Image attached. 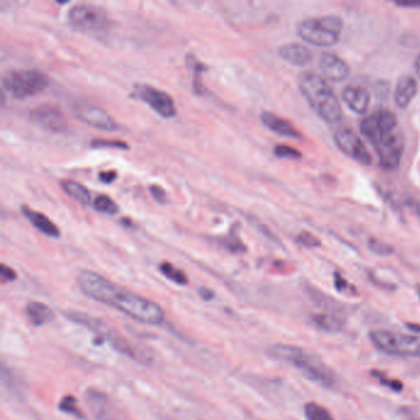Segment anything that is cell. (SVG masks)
<instances>
[{"instance_id":"33","label":"cell","mask_w":420,"mask_h":420,"mask_svg":"<svg viewBox=\"0 0 420 420\" xmlns=\"http://www.w3.org/2000/svg\"><path fill=\"white\" fill-rule=\"evenodd\" d=\"M274 153L276 154L279 158H287V159H300L302 157V153L297 151L295 148L289 147V146H276L274 149Z\"/></svg>"},{"instance_id":"9","label":"cell","mask_w":420,"mask_h":420,"mask_svg":"<svg viewBox=\"0 0 420 420\" xmlns=\"http://www.w3.org/2000/svg\"><path fill=\"white\" fill-rule=\"evenodd\" d=\"M374 147L379 156V166L386 171H394L402 161L404 136L399 129H394L376 142Z\"/></svg>"},{"instance_id":"43","label":"cell","mask_w":420,"mask_h":420,"mask_svg":"<svg viewBox=\"0 0 420 420\" xmlns=\"http://www.w3.org/2000/svg\"><path fill=\"white\" fill-rule=\"evenodd\" d=\"M406 327L409 329H413L414 332H420V325H413V324H406Z\"/></svg>"},{"instance_id":"12","label":"cell","mask_w":420,"mask_h":420,"mask_svg":"<svg viewBox=\"0 0 420 420\" xmlns=\"http://www.w3.org/2000/svg\"><path fill=\"white\" fill-rule=\"evenodd\" d=\"M334 142L345 156L362 166H370L372 158L362 139L352 129L342 127L334 132Z\"/></svg>"},{"instance_id":"28","label":"cell","mask_w":420,"mask_h":420,"mask_svg":"<svg viewBox=\"0 0 420 420\" xmlns=\"http://www.w3.org/2000/svg\"><path fill=\"white\" fill-rule=\"evenodd\" d=\"M94 208L99 212L105 213V215H116L119 212L117 203L107 195H99L94 201Z\"/></svg>"},{"instance_id":"7","label":"cell","mask_w":420,"mask_h":420,"mask_svg":"<svg viewBox=\"0 0 420 420\" xmlns=\"http://www.w3.org/2000/svg\"><path fill=\"white\" fill-rule=\"evenodd\" d=\"M370 339L384 354L402 357H420V335H408L392 330H372Z\"/></svg>"},{"instance_id":"2","label":"cell","mask_w":420,"mask_h":420,"mask_svg":"<svg viewBox=\"0 0 420 420\" xmlns=\"http://www.w3.org/2000/svg\"><path fill=\"white\" fill-rule=\"evenodd\" d=\"M300 92L311 109L328 124H337L342 119V105L328 82L314 72H303L298 77Z\"/></svg>"},{"instance_id":"25","label":"cell","mask_w":420,"mask_h":420,"mask_svg":"<svg viewBox=\"0 0 420 420\" xmlns=\"http://www.w3.org/2000/svg\"><path fill=\"white\" fill-rule=\"evenodd\" d=\"M159 270H161V273L166 279H169L171 281L176 282L178 285L184 286V285L189 284V277H188V275L181 269L176 268V265H173L169 262H164V263L161 264L159 265Z\"/></svg>"},{"instance_id":"26","label":"cell","mask_w":420,"mask_h":420,"mask_svg":"<svg viewBox=\"0 0 420 420\" xmlns=\"http://www.w3.org/2000/svg\"><path fill=\"white\" fill-rule=\"evenodd\" d=\"M305 416L307 420H334L327 408L316 402L306 404Z\"/></svg>"},{"instance_id":"35","label":"cell","mask_w":420,"mask_h":420,"mask_svg":"<svg viewBox=\"0 0 420 420\" xmlns=\"http://www.w3.org/2000/svg\"><path fill=\"white\" fill-rule=\"evenodd\" d=\"M223 245L226 247L227 249L231 250L232 253H242L245 250V245L242 243V240L238 238V236L233 235V233L225 238Z\"/></svg>"},{"instance_id":"10","label":"cell","mask_w":420,"mask_h":420,"mask_svg":"<svg viewBox=\"0 0 420 420\" xmlns=\"http://www.w3.org/2000/svg\"><path fill=\"white\" fill-rule=\"evenodd\" d=\"M397 117L392 111L381 109L361 121L360 131L374 146L386 134L397 129Z\"/></svg>"},{"instance_id":"34","label":"cell","mask_w":420,"mask_h":420,"mask_svg":"<svg viewBox=\"0 0 420 420\" xmlns=\"http://www.w3.org/2000/svg\"><path fill=\"white\" fill-rule=\"evenodd\" d=\"M189 58H190V60H191V62H193V63H194V65H191V63H189V62H186V63H188V65H189V67H193V68H194V72H195L194 89H195V92H198V94H201V92H203V84H201V80H200V73H201V72H203V70H205V65H201V63H200L199 60H196V58H193V57H191V55H189Z\"/></svg>"},{"instance_id":"37","label":"cell","mask_w":420,"mask_h":420,"mask_svg":"<svg viewBox=\"0 0 420 420\" xmlns=\"http://www.w3.org/2000/svg\"><path fill=\"white\" fill-rule=\"evenodd\" d=\"M0 274H1V280L3 282L14 281L18 277V274L14 269L10 268L6 264H1L0 266Z\"/></svg>"},{"instance_id":"6","label":"cell","mask_w":420,"mask_h":420,"mask_svg":"<svg viewBox=\"0 0 420 420\" xmlns=\"http://www.w3.org/2000/svg\"><path fill=\"white\" fill-rule=\"evenodd\" d=\"M3 89L10 97L23 100L45 92L50 78L46 73L37 70H8L1 79Z\"/></svg>"},{"instance_id":"3","label":"cell","mask_w":420,"mask_h":420,"mask_svg":"<svg viewBox=\"0 0 420 420\" xmlns=\"http://www.w3.org/2000/svg\"><path fill=\"white\" fill-rule=\"evenodd\" d=\"M269 354L277 359L285 361L290 365L300 370L307 379L324 387H334L337 384V376L332 369L324 364L318 356L306 351L302 348L285 344H276L269 349Z\"/></svg>"},{"instance_id":"40","label":"cell","mask_w":420,"mask_h":420,"mask_svg":"<svg viewBox=\"0 0 420 420\" xmlns=\"http://www.w3.org/2000/svg\"><path fill=\"white\" fill-rule=\"evenodd\" d=\"M200 295L203 297V300H211L213 298V292L208 289H200Z\"/></svg>"},{"instance_id":"29","label":"cell","mask_w":420,"mask_h":420,"mask_svg":"<svg viewBox=\"0 0 420 420\" xmlns=\"http://www.w3.org/2000/svg\"><path fill=\"white\" fill-rule=\"evenodd\" d=\"M367 244H369V249L374 254L381 255V257H387V255H391L394 252L392 245L387 244L382 240L376 239V238H370Z\"/></svg>"},{"instance_id":"4","label":"cell","mask_w":420,"mask_h":420,"mask_svg":"<svg viewBox=\"0 0 420 420\" xmlns=\"http://www.w3.org/2000/svg\"><path fill=\"white\" fill-rule=\"evenodd\" d=\"M343 20L335 15L306 18L297 25V35L316 47L337 45L342 33Z\"/></svg>"},{"instance_id":"36","label":"cell","mask_w":420,"mask_h":420,"mask_svg":"<svg viewBox=\"0 0 420 420\" xmlns=\"http://www.w3.org/2000/svg\"><path fill=\"white\" fill-rule=\"evenodd\" d=\"M334 285H335V289L339 292H349V294H352V291H355V289L351 286L350 284L342 276V274H334Z\"/></svg>"},{"instance_id":"42","label":"cell","mask_w":420,"mask_h":420,"mask_svg":"<svg viewBox=\"0 0 420 420\" xmlns=\"http://www.w3.org/2000/svg\"><path fill=\"white\" fill-rule=\"evenodd\" d=\"M401 6H420V3H397Z\"/></svg>"},{"instance_id":"27","label":"cell","mask_w":420,"mask_h":420,"mask_svg":"<svg viewBox=\"0 0 420 420\" xmlns=\"http://www.w3.org/2000/svg\"><path fill=\"white\" fill-rule=\"evenodd\" d=\"M58 408H60V411H65L67 414H70V416L79 418V419H85V414L79 408L77 398L72 396V394H68V396L62 398V401L58 404Z\"/></svg>"},{"instance_id":"23","label":"cell","mask_w":420,"mask_h":420,"mask_svg":"<svg viewBox=\"0 0 420 420\" xmlns=\"http://www.w3.org/2000/svg\"><path fill=\"white\" fill-rule=\"evenodd\" d=\"M312 322H313L316 328L325 333L342 332L343 328L345 327V321L340 318L337 314L333 313L314 314L312 317Z\"/></svg>"},{"instance_id":"18","label":"cell","mask_w":420,"mask_h":420,"mask_svg":"<svg viewBox=\"0 0 420 420\" xmlns=\"http://www.w3.org/2000/svg\"><path fill=\"white\" fill-rule=\"evenodd\" d=\"M21 212L37 231L41 232L45 236L51 237V238H58L60 236V228L55 226V222H52L45 213L35 211L28 206H23Z\"/></svg>"},{"instance_id":"19","label":"cell","mask_w":420,"mask_h":420,"mask_svg":"<svg viewBox=\"0 0 420 420\" xmlns=\"http://www.w3.org/2000/svg\"><path fill=\"white\" fill-rule=\"evenodd\" d=\"M418 92V84L411 75H403L398 79L397 87L394 90V102L399 109H406L413 102Z\"/></svg>"},{"instance_id":"11","label":"cell","mask_w":420,"mask_h":420,"mask_svg":"<svg viewBox=\"0 0 420 420\" xmlns=\"http://www.w3.org/2000/svg\"><path fill=\"white\" fill-rule=\"evenodd\" d=\"M134 92L141 102L147 104L158 115L162 116L164 119H171L176 116L178 111L176 102L168 92L154 88L149 84H137L134 87Z\"/></svg>"},{"instance_id":"17","label":"cell","mask_w":420,"mask_h":420,"mask_svg":"<svg viewBox=\"0 0 420 420\" xmlns=\"http://www.w3.org/2000/svg\"><path fill=\"white\" fill-rule=\"evenodd\" d=\"M343 102L355 114H365L370 105V94L365 88L349 85L342 92Z\"/></svg>"},{"instance_id":"24","label":"cell","mask_w":420,"mask_h":420,"mask_svg":"<svg viewBox=\"0 0 420 420\" xmlns=\"http://www.w3.org/2000/svg\"><path fill=\"white\" fill-rule=\"evenodd\" d=\"M60 186H62V189H63L65 194L72 198L74 201H77V203L84 205V206H88L89 203H90L89 190L84 185L79 184L78 181L65 179V181H60Z\"/></svg>"},{"instance_id":"41","label":"cell","mask_w":420,"mask_h":420,"mask_svg":"<svg viewBox=\"0 0 420 420\" xmlns=\"http://www.w3.org/2000/svg\"><path fill=\"white\" fill-rule=\"evenodd\" d=\"M414 67H416V75H418V78L420 79V55L416 57V65H414Z\"/></svg>"},{"instance_id":"32","label":"cell","mask_w":420,"mask_h":420,"mask_svg":"<svg viewBox=\"0 0 420 420\" xmlns=\"http://www.w3.org/2000/svg\"><path fill=\"white\" fill-rule=\"evenodd\" d=\"M296 242L298 244L303 245L306 248H318L321 245V240L310 232H302L296 237Z\"/></svg>"},{"instance_id":"15","label":"cell","mask_w":420,"mask_h":420,"mask_svg":"<svg viewBox=\"0 0 420 420\" xmlns=\"http://www.w3.org/2000/svg\"><path fill=\"white\" fill-rule=\"evenodd\" d=\"M319 67L324 77L332 82H343L350 74L347 62L330 52H324L319 60Z\"/></svg>"},{"instance_id":"13","label":"cell","mask_w":420,"mask_h":420,"mask_svg":"<svg viewBox=\"0 0 420 420\" xmlns=\"http://www.w3.org/2000/svg\"><path fill=\"white\" fill-rule=\"evenodd\" d=\"M28 116L35 125L52 134L65 132L68 127V122L63 112L53 105H40L30 111Z\"/></svg>"},{"instance_id":"39","label":"cell","mask_w":420,"mask_h":420,"mask_svg":"<svg viewBox=\"0 0 420 420\" xmlns=\"http://www.w3.org/2000/svg\"><path fill=\"white\" fill-rule=\"evenodd\" d=\"M116 178H117V173H116L115 171H102V173L99 174V179H100V181H102L104 184H111L112 181H116Z\"/></svg>"},{"instance_id":"5","label":"cell","mask_w":420,"mask_h":420,"mask_svg":"<svg viewBox=\"0 0 420 420\" xmlns=\"http://www.w3.org/2000/svg\"><path fill=\"white\" fill-rule=\"evenodd\" d=\"M65 316V318L70 322L97 333L100 339L110 343L111 347L114 348L116 351H119L122 355L131 357L136 361H142L141 360L142 359L141 352L125 337H122L120 333L116 332L115 329L110 328L105 322H102V319L92 317L90 314L84 313L80 311H67Z\"/></svg>"},{"instance_id":"22","label":"cell","mask_w":420,"mask_h":420,"mask_svg":"<svg viewBox=\"0 0 420 420\" xmlns=\"http://www.w3.org/2000/svg\"><path fill=\"white\" fill-rule=\"evenodd\" d=\"M25 312L28 316V322L33 324V327H41L45 324L51 323L55 318V312L51 307L36 301H30L26 305Z\"/></svg>"},{"instance_id":"30","label":"cell","mask_w":420,"mask_h":420,"mask_svg":"<svg viewBox=\"0 0 420 420\" xmlns=\"http://www.w3.org/2000/svg\"><path fill=\"white\" fill-rule=\"evenodd\" d=\"M371 375L379 379V384H384V387L391 388L396 392H401L403 389V384L399 379H388L387 376L381 371H372Z\"/></svg>"},{"instance_id":"20","label":"cell","mask_w":420,"mask_h":420,"mask_svg":"<svg viewBox=\"0 0 420 420\" xmlns=\"http://www.w3.org/2000/svg\"><path fill=\"white\" fill-rule=\"evenodd\" d=\"M279 55H281L282 58L289 63L300 65V67L308 65L312 60V52L310 51V48L306 47L305 45L296 43V42L286 43V45L280 47Z\"/></svg>"},{"instance_id":"21","label":"cell","mask_w":420,"mask_h":420,"mask_svg":"<svg viewBox=\"0 0 420 420\" xmlns=\"http://www.w3.org/2000/svg\"><path fill=\"white\" fill-rule=\"evenodd\" d=\"M85 398L90 406V411L97 420L111 419L110 406H109V398L105 393L100 392L94 388H89L85 392Z\"/></svg>"},{"instance_id":"31","label":"cell","mask_w":420,"mask_h":420,"mask_svg":"<svg viewBox=\"0 0 420 420\" xmlns=\"http://www.w3.org/2000/svg\"><path fill=\"white\" fill-rule=\"evenodd\" d=\"M92 148H112V149H129V144L124 141H117V139H92L90 144Z\"/></svg>"},{"instance_id":"8","label":"cell","mask_w":420,"mask_h":420,"mask_svg":"<svg viewBox=\"0 0 420 420\" xmlns=\"http://www.w3.org/2000/svg\"><path fill=\"white\" fill-rule=\"evenodd\" d=\"M68 20L74 28L88 33L107 31L110 23L105 9L92 4L74 5L68 11Z\"/></svg>"},{"instance_id":"38","label":"cell","mask_w":420,"mask_h":420,"mask_svg":"<svg viewBox=\"0 0 420 420\" xmlns=\"http://www.w3.org/2000/svg\"><path fill=\"white\" fill-rule=\"evenodd\" d=\"M149 191H151L153 198L157 200L158 203H166V201H168V195H166V191L163 189L162 186H159V185H152V186L149 188Z\"/></svg>"},{"instance_id":"44","label":"cell","mask_w":420,"mask_h":420,"mask_svg":"<svg viewBox=\"0 0 420 420\" xmlns=\"http://www.w3.org/2000/svg\"><path fill=\"white\" fill-rule=\"evenodd\" d=\"M416 290H418V295H419L420 298V285H416Z\"/></svg>"},{"instance_id":"16","label":"cell","mask_w":420,"mask_h":420,"mask_svg":"<svg viewBox=\"0 0 420 420\" xmlns=\"http://www.w3.org/2000/svg\"><path fill=\"white\" fill-rule=\"evenodd\" d=\"M260 120L263 122V125L274 134L284 136V137H289V139H302V134L297 131V129L292 125L291 122L282 119L280 116L275 115L273 112L264 111L263 114L260 115Z\"/></svg>"},{"instance_id":"14","label":"cell","mask_w":420,"mask_h":420,"mask_svg":"<svg viewBox=\"0 0 420 420\" xmlns=\"http://www.w3.org/2000/svg\"><path fill=\"white\" fill-rule=\"evenodd\" d=\"M74 115L85 125L92 126L102 131H117L120 129L114 117L102 109L92 104H77L73 109Z\"/></svg>"},{"instance_id":"1","label":"cell","mask_w":420,"mask_h":420,"mask_svg":"<svg viewBox=\"0 0 420 420\" xmlns=\"http://www.w3.org/2000/svg\"><path fill=\"white\" fill-rule=\"evenodd\" d=\"M77 281L82 292L89 298L114 307L137 322L159 325L166 321L164 311L154 301L129 291L100 274L82 270Z\"/></svg>"}]
</instances>
